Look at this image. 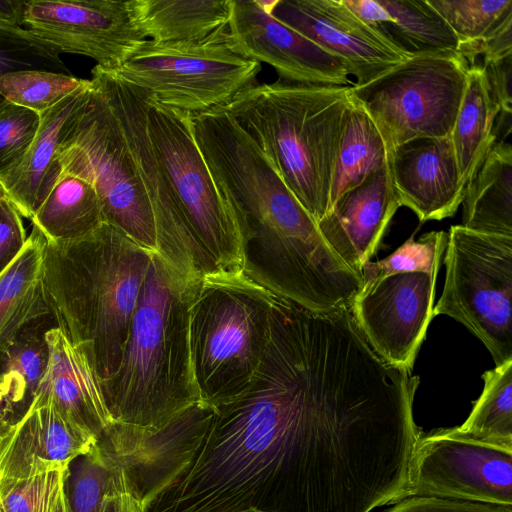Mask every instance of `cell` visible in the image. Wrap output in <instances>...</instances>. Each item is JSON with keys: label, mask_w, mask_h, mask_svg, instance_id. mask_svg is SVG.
<instances>
[{"label": "cell", "mask_w": 512, "mask_h": 512, "mask_svg": "<svg viewBox=\"0 0 512 512\" xmlns=\"http://www.w3.org/2000/svg\"><path fill=\"white\" fill-rule=\"evenodd\" d=\"M395 443L363 345L333 318L279 303L249 385L145 438L126 474L144 512H369Z\"/></svg>", "instance_id": "cell-1"}, {"label": "cell", "mask_w": 512, "mask_h": 512, "mask_svg": "<svg viewBox=\"0 0 512 512\" xmlns=\"http://www.w3.org/2000/svg\"><path fill=\"white\" fill-rule=\"evenodd\" d=\"M190 282L153 253L120 366L99 381L117 441L146 437L201 402L190 359Z\"/></svg>", "instance_id": "cell-2"}, {"label": "cell", "mask_w": 512, "mask_h": 512, "mask_svg": "<svg viewBox=\"0 0 512 512\" xmlns=\"http://www.w3.org/2000/svg\"><path fill=\"white\" fill-rule=\"evenodd\" d=\"M153 253L108 223L78 239L46 240L43 288L50 314L99 381L120 366Z\"/></svg>", "instance_id": "cell-3"}, {"label": "cell", "mask_w": 512, "mask_h": 512, "mask_svg": "<svg viewBox=\"0 0 512 512\" xmlns=\"http://www.w3.org/2000/svg\"><path fill=\"white\" fill-rule=\"evenodd\" d=\"M350 86L253 84L223 107L261 148L316 223L330 210Z\"/></svg>", "instance_id": "cell-4"}, {"label": "cell", "mask_w": 512, "mask_h": 512, "mask_svg": "<svg viewBox=\"0 0 512 512\" xmlns=\"http://www.w3.org/2000/svg\"><path fill=\"white\" fill-rule=\"evenodd\" d=\"M145 92L149 140L181 223L171 267L187 282L243 272L239 217L197 145L192 114Z\"/></svg>", "instance_id": "cell-5"}, {"label": "cell", "mask_w": 512, "mask_h": 512, "mask_svg": "<svg viewBox=\"0 0 512 512\" xmlns=\"http://www.w3.org/2000/svg\"><path fill=\"white\" fill-rule=\"evenodd\" d=\"M274 301L244 271L190 282V359L202 402L216 404L249 385L269 342Z\"/></svg>", "instance_id": "cell-6"}, {"label": "cell", "mask_w": 512, "mask_h": 512, "mask_svg": "<svg viewBox=\"0 0 512 512\" xmlns=\"http://www.w3.org/2000/svg\"><path fill=\"white\" fill-rule=\"evenodd\" d=\"M469 66L458 52L415 55L350 86V95L379 129L390 155L414 140L451 136Z\"/></svg>", "instance_id": "cell-7"}, {"label": "cell", "mask_w": 512, "mask_h": 512, "mask_svg": "<svg viewBox=\"0 0 512 512\" xmlns=\"http://www.w3.org/2000/svg\"><path fill=\"white\" fill-rule=\"evenodd\" d=\"M91 83V96L60 146V175L88 181L98 194L106 223L157 252L153 213L127 142L103 93Z\"/></svg>", "instance_id": "cell-8"}, {"label": "cell", "mask_w": 512, "mask_h": 512, "mask_svg": "<svg viewBox=\"0 0 512 512\" xmlns=\"http://www.w3.org/2000/svg\"><path fill=\"white\" fill-rule=\"evenodd\" d=\"M261 64L239 55L228 29L199 41L145 40L116 70L158 102L193 114L224 106L256 84Z\"/></svg>", "instance_id": "cell-9"}, {"label": "cell", "mask_w": 512, "mask_h": 512, "mask_svg": "<svg viewBox=\"0 0 512 512\" xmlns=\"http://www.w3.org/2000/svg\"><path fill=\"white\" fill-rule=\"evenodd\" d=\"M446 272L433 317L463 324L488 349L496 366L512 359V237L453 225L443 259Z\"/></svg>", "instance_id": "cell-10"}, {"label": "cell", "mask_w": 512, "mask_h": 512, "mask_svg": "<svg viewBox=\"0 0 512 512\" xmlns=\"http://www.w3.org/2000/svg\"><path fill=\"white\" fill-rule=\"evenodd\" d=\"M429 496L512 505V451L440 429L419 437L406 498Z\"/></svg>", "instance_id": "cell-11"}, {"label": "cell", "mask_w": 512, "mask_h": 512, "mask_svg": "<svg viewBox=\"0 0 512 512\" xmlns=\"http://www.w3.org/2000/svg\"><path fill=\"white\" fill-rule=\"evenodd\" d=\"M23 28L60 54L92 58L118 69L147 38L136 26L129 1L29 0Z\"/></svg>", "instance_id": "cell-12"}, {"label": "cell", "mask_w": 512, "mask_h": 512, "mask_svg": "<svg viewBox=\"0 0 512 512\" xmlns=\"http://www.w3.org/2000/svg\"><path fill=\"white\" fill-rule=\"evenodd\" d=\"M437 273L407 272L362 286L350 305L355 323L385 362L412 370L433 318Z\"/></svg>", "instance_id": "cell-13"}, {"label": "cell", "mask_w": 512, "mask_h": 512, "mask_svg": "<svg viewBox=\"0 0 512 512\" xmlns=\"http://www.w3.org/2000/svg\"><path fill=\"white\" fill-rule=\"evenodd\" d=\"M270 14L339 58L361 86L411 56L359 19L343 0L264 1Z\"/></svg>", "instance_id": "cell-14"}, {"label": "cell", "mask_w": 512, "mask_h": 512, "mask_svg": "<svg viewBox=\"0 0 512 512\" xmlns=\"http://www.w3.org/2000/svg\"><path fill=\"white\" fill-rule=\"evenodd\" d=\"M231 46L241 56L272 66L287 82L347 86L345 64L274 18L264 1L232 0Z\"/></svg>", "instance_id": "cell-15"}, {"label": "cell", "mask_w": 512, "mask_h": 512, "mask_svg": "<svg viewBox=\"0 0 512 512\" xmlns=\"http://www.w3.org/2000/svg\"><path fill=\"white\" fill-rule=\"evenodd\" d=\"M97 441L50 401L32 402L0 434V488L65 469Z\"/></svg>", "instance_id": "cell-16"}, {"label": "cell", "mask_w": 512, "mask_h": 512, "mask_svg": "<svg viewBox=\"0 0 512 512\" xmlns=\"http://www.w3.org/2000/svg\"><path fill=\"white\" fill-rule=\"evenodd\" d=\"M391 180L401 206L420 222L452 217L462 204V182L450 137L424 138L396 147L389 155Z\"/></svg>", "instance_id": "cell-17"}, {"label": "cell", "mask_w": 512, "mask_h": 512, "mask_svg": "<svg viewBox=\"0 0 512 512\" xmlns=\"http://www.w3.org/2000/svg\"><path fill=\"white\" fill-rule=\"evenodd\" d=\"M400 206L387 163L340 196L317 225L332 251L362 277Z\"/></svg>", "instance_id": "cell-18"}, {"label": "cell", "mask_w": 512, "mask_h": 512, "mask_svg": "<svg viewBox=\"0 0 512 512\" xmlns=\"http://www.w3.org/2000/svg\"><path fill=\"white\" fill-rule=\"evenodd\" d=\"M49 360L33 403L50 401L64 415L97 438L113 421L99 378L84 353L57 327L45 332Z\"/></svg>", "instance_id": "cell-19"}, {"label": "cell", "mask_w": 512, "mask_h": 512, "mask_svg": "<svg viewBox=\"0 0 512 512\" xmlns=\"http://www.w3.org/2000/svg\"><path fill=\"white\" fill-rule=\"evenodd\" d=\"M92 93L89 83L40 114L37 136L21 165L1 184L20 214L32 219L53 186L60 169L57 156L71 125Z\"/></svg>", "instance_id": "cell-20"}, {"label": "cell", "mask_w": 512, "mask_h": 512, "mask_svg": "<svg viewBox=\"0 0 512 512\" xmlns=\"http://www.w3.org/2000/svg\"><path fill=\"white\" fill-rule=\"evenodd\" d=\"M45 248L46 238L33 226L19 255L0 274V347L51 316L43 288Z\"/></svg>", "instance_id": "cell-21"}, {"label": "cell", "mask_w": 512, "mask_h": 512, "mask_svg": "<svg viewBox=\"0 0 512 512\" xmlns=\"http://www.w3.org/2000/svg\"><path fill=\"white\" fill-rule=\"evenodd\" d=\"M232 0H129L132 16L156 43L199 41L228 29Z\"/></svg>", "instance_id": "cell-22"}, {"label": "cell", "mask_w": 512, "mask_h": 512, "mask_svg": "<svg viewBox=\"0 0 512 512\" xmlns=\"http://www.w3.org/2000/svg\"><path fill=\"white\" fill-rule=\"evenodd\" d=\"M462 226L512 237V147L496 141L465 187Z\"/></svg>", "instance_id": "cell-23"}, {"label": "cell", "mask_w": 512, "mask_h": 512, "mask_svg": "<svg viewBox=\"0 0 512 512\" xmlns=\"http://www.w3.org/2000/svg\"><path fill=\"white\" fill-rule=\"evenodd\" d=\"M498 114L499 107L488 88L481 64H471L450 136L460 178L465 186L497 141L495 123Z\"/></svg>", "instance_id": "cell-24"}, {"label": "cell", "mask_w": 512, "mask_h": 512, "mask_svg": "<svg viewBox=\"0 0 512 512\" xmlns=\"http://www.w3.org/2000/svg\"><path fill=\"white\" fill-rule=\"evenodd\" d=\"M51 324L52 316L33 322L0 347L3 411L17 410L20 418L32 404L48 365L45 332Z\"/></svg>", "instance_id": "cell-25"}, {"label": "cell", "mask_w": 512, "mask_h": 512, "mask_svg": "<svg viewBox=\"0 0 512 512\" xmlns=\"http://www.w3.org/2000/svg\"><path fill=\"white\" fill-rule=\"evenodd\" d=\"M31 221L48 241L78 239L106 223L95 188L70 174L60 175Z\"/></svg>", "instance_id": "cell-26"}, {"label": "cell", "mask_w": 512, "mask_h": 512, "mask_svg": "<svg viewBox=\"0 0 512 512\" xmlns=\"http://www.w3.org/2000/svg\"><path fill=\"white\" fill-rule=\"evenodd\" d=\"M388 160L389 151L379 129L351 98L334 169L330 209L340 196L360 185Z\"/></svg>", "instance_id": "cell-27"}, {"label": "cell", "mask_w": 512, "mask_h": 512, "mask_svg": "<svg viewBox=\"0 0 512 512\" xmlns=\"http://www.w3.org/2000/svg\"><path fill=\"white\" fill-rule=\"evenodd\" d=\"M391 21L382 36L404 53L415 56L458 52L459 40L428 0H380Z\"/></svg>", "instance_id": "cell-28"}, {"label": "cell", "mask_w": 512, "mask_h": 512, "mask_svg": "<svg viewBox=\"0 0 512 512\" xmlns=\"http://www.w3.org/2000/svg\"><path fill=\"white\" fill-rule=\"evenodd\" d=\"M484 389L467 420L450 431L462 438L512 451V359L486 371Z\"/></svg>", "instance_id": "cell-29"}, {"label": "cell", "mask_w": 512, "mask_h": 512, "mask_svg": "<svg viewBox=\"0 0 512 512\" xmlns=\"http://www.w3.org/2000/svg\"><path fill=\"white\" fill-rule=\"evenodd\" d=\"M129 485L125 468L97 443L69 465L65 494L70 512H102L106 496Z\"/></svg>", "instance_id": "cell-30"}, {"label": "cell", "mask_w": 512, "mask_h": 512, "mask_svg": "<svg viewBox=\"0 0 512 512\" xmlns=\"http://www.w3.org/2000/svg\"><path fill=\"white\" fill-rule=\"evenodd\" d=\"M89 80L48 70H20L0 76V96L39 115L51 109Z\"/></svg>", "instance_id": "cell-31"}, {"label": "cell", "mask_w": 512, "mask_h": 512, "mask_svg": "<svg viewBox=\"0 0 512 512\" xmlns=\"http://www.w3.org/2000/svg\"><path fill=\"white\" fill-rule=\"evenodd\" d=\"M456 34L459 49L472 46L512 16V0H428Z\"/></svg>", "instance_id": "cell-32"}, {"label": "cell", "mask_w": 512, "mask_h": 512, "mask_svg": "<svg viewBox=\"0 0 512 512\" xmlns=\"http://www.w3.org/2000/svg\"><path fill=\"white\" fill-rule=\"evenodd\" d=\"M446 246L447 233L444 231L425 233L417 241L411 236L388 257L363 265L362 286L398 273H438Z\"/></svg>", "instance_id": "cell-33"}, {"label": "cell", "mask_w": 512, "mask_h": 512, "mask_svg": "<svg viewBox=\"0 0 512 512\" xmlns=\"http://www.w3.org/2000/svg\"><path fill=\"white\" fill-rule=\"evenodd\" d=\"M59 55L56 49L24 28L0 29V76L20 70H48L69 74ZM4 102L0 96V106Z\"/></svg>", "instance_id": "cell-34"}, {"label": "cell", "mask_w": 512, "mask_h": 512, "mask_svg": "<svg viewBox=\"0 0 512 512\" xmlns=\"http://www.w3.org/2000/svg\"><path fill=\"white\" fill-rule=\"evenodd\" d=\"M39 126L38 113L7 101L0 106V182L21 165Z\"/></svg>", "instance_id": "cell-35"}, {"label": "cell", "mask_w": 512, "mask_h": 512, "mask_svg": "<svg viewBox=\"0 0 512 512\" xmlns=\"http://www.w3.org/2000/svg\"><path fill=\"white\" fill-rule=\"evenodd\" d=\"M69 467L0 488V512H50Z\"/></svg>", "instance_id": "cell-36"}, {"label": "cell", "mask_w": 512, "mask_h": 512, "mask_svg": "<svg viewBox=\"0 0 512 512\" xmlns=\"http://www.w3.org/2000/svg\"><path fill=\"white\" fill-rule=\"evenodd\" d=\"M488 88L499 107L495 123V132L506 135L511 133L512 115V54L505 57L483 61L481 64Z\"/></svg>", "instance_id": "cell-37"}, {"label": "cell", "mask_w": 512, "mask_h": 512, "mask_svg": "<svg viewBox=\"0 0 512 512\" xmlns=\"http://www.w3.org/2000/svg\"><path fill=\"white\" fill-rule=\"evenodd\" d=\"M386 512H512V505L441 497L411 496L396 502Z\"/></svg>", "instance_id": "cell-38"}, {"label": "cell", "mask_w": 512, "mask_h": 512, "mask_svg": "<svg viewBox=\"0 0 512 512\" xmlns=\"http://www.w3.org/2000/svg\"><path fill=\"white\" fill-rule=\"evenodd\" d=\"M27 238L22 215L5 195L0 199V274L19 255Z\"/></svg>", "instance_id": "cell-39"}, {"label": "cell", "mask_w": 512, "mask_h": 512, "mask_svg": "<svg viewBox=\"0 0 512 512\" xmlns=\"http://www.w3.org/2000/svg\"><path fill=\"white\" fill-rule=\"evenodd\" d=\"M344 4L363 22L382 35L383 27L391 17L380 0H343Z\"/></svg>", "instance_id": "cell-40"}, {"label": "cell", "mask_w": 512, "mask_h": 512, "mask_svg": "<svg viewBox=\"0 0 512 512\" xmlns=\"http://www.w3.org/2000/svg\"><path fill=\"white\" fill-rule=\"evenodd\" d=\"M102 512H144V510L129 484L106 496Z\"/></svg>", "instance_id": "cell-41"}, {"label": "cell", "mask_w": 512, "mask_h": 512, "mask_svg": "<svg viewBox=\"0 0 512 512\" xmlns=\"http://www.w3.org/2000/svg\"><path fill=\"white\" fill-rule=\"evenodd\" d=\"M25 3L23 0H0V29L23 28Z\"/></svg>", "instance_id": "cell-42"}, {"label": "cell", "mask_w": 512, "mask_h": 512, "mask_svg": "<svg viewBox=\"0 0 512 512\" xmlns=\"http://www.w3.org/2000/svg\"><path fill=\"white\" fill-rule=\"evenodd\" d=\"M50 512H70L65 494V484L61 488Z\"/></svg>", "instance_id": "cell-43"}, {"label": "cell", "mask_w": 512, "mask_h": 512, "mask_svg": "<svg viewBox=\"0 0 512 512\" xmlns=\"http://www.w3.org/2000/svg\"><path fill=\"white\" fill-rule=\"evenodd\" d=\"M6 195L5 190L0 182V199Z\"/></svg>", "instance_id": "cell-44"}, {"label": "cell", "mask_w": 512, "mask_h": 512, "mask_svg": "<svg viewBox=\"0 0 512 512\" xmlns=\"http://www.w3.org/2000/svg\"><path fill=\"white\" fill-rule=\"evenodd\" d=\"M3 404H4V398H3V395L0 391V408L2 407L3 408ZM1 418V417H0Z\"/></svg>", "instance_id": "cell-45"}, {"label": "cell", "mask_w": 512, "mask_h": 512, "mask_svg": "<svg viewBox=\"0 0 512 512\" xmlns=\"http://www.w3.org/2000/svg\"><path fill=\"white\" fill-rule=\"evenodd\" d=\"M4 427L5 426H3V424H2V419L0 418V434H1L2 430L4 429Z\"/></svg>", "instance_id": "cell-46"}, {"label": "cell", "mask_w": 512, "mask_h": 512, "mask_svg": "<svg viewBox=\"0 0 512 512\" xmlns=\"http://www.w3.org/2000/svg\"><path fill=\"white\" fill-rule=\"evenodd\" d=\"M246 512H258V511H253V510H251V511H246Z\"/></svg>", "instance_id": "cell-47"}]
</instances>
